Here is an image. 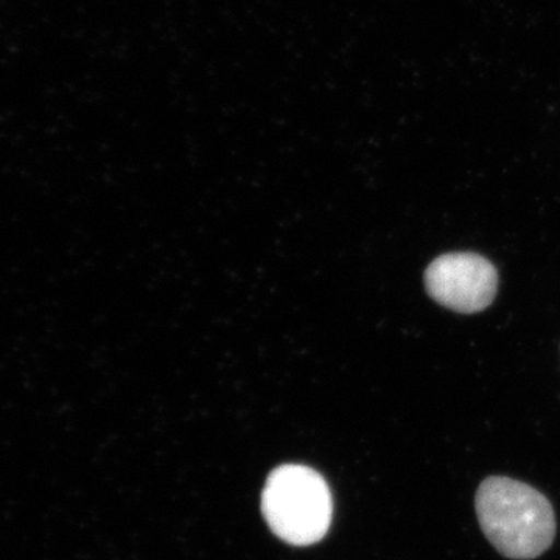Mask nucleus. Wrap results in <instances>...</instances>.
Here are the masks:
<instances>
[{"mask_svg": "<svg viewBox=\"0 0 560 560\" xmlns=\"http://www.w3.org/2000/svg\"><path fill=\"white\" fill-rule=\"evenodd\" d=\"M429 296L463 315L486 311L499 291V271L477 253H447L436 257L423 275Z\"/></svg>", "mask_w": 560, "mask_h": 560, "instance_id": "nucleus-3", "label": "nucleus"}, {"mask_svg": "<svg viewBox=\"0 0 560 560\" xmlns=\"http://www.w3.org/2000/svg\"><path fill=\"white\" fill-rule=\"evenodd\" d=\"M261 512L272 533L287 544L307 547L326 536L334 501L326 480L311 467L272 470L261 493Z\"/></svg>", "mask_w": 560, "mask_h": 560, "instance_id": "nucleus-2", "label": "nucleus"}, {"mask_svg": "<svg viewBox=\"0 0 560 560\" xmlns=\"http://www.w3.org/2000/svg\"><path fill=\"white\" fill-rule=\"evenodd\" d=\"M475 510L486 539L504 558L536 559L555 541V510L544 493L526 482L486 478L478 488Z\"/></svg>", "mask_w": 560, "mask_h": 560, "instance_id": "nucleus-1", "label": "nucleus"}]
</instances>
